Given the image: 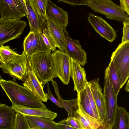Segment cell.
I'll list each match as a JSON object with an SVG mask.
<instances>
[{"label":"cell","instance_id":"cell-1","mask_svg":"<svg viewBox=\"0 0 129 129\" xmlns=\"http://www.w3.org/2000/svg\"><path fill=\"white\" fill-rule=\"evenodd\" d=\"M0 84L12 104L29 108L46 107L38 97L24 86L1 77Z\"/></svg>","mask_w":129,"mask_h":129},{"label":"cell","instance_id":"cell-2","mask_svg":"<svg viewBox=\"0 0 129 129\" xmlns=\"http://www.w3.org/2000/svg\"><path fill=\"white\" fill-rule=\"evenodd\" d=\"M28 63L43 87L56 77L51 52L34 55L28 59Z\"/></svg>","mask_w":129,"mask_h":129},{"label":"cell","instance_id":"cell-3","mask_svg":"<svg viewBox=\"0 0 129 129\" xmlns=\"http://www.w3.org/2000/svg\"><path fill=\"white\" fill-rule=\"evenodd\" d=\"M119 75L121 89L129 78V42L120 44L111 58Z\"/></svg>","mask_w":129,"mask_h":129},{"label":"cell","instance_id":"cell-4","mask_svg":"<svg viewBox=\"0 0 129 129\" xmlns=\"http://www.w3.org/2000/svg\"><path fill=\"white\" fill-rule=\"evenodd\" d=\"M87 6L94 12L102 14L109 19L122 22L129 20V17L120 6L111 0H87Z\"/></svg>","mask_w":129,"mask_h":129},{"label":"cell","instance_id":"cell-5","mask_svg":"<svg viewBox=\"0 0 129 129\" xmlns=\"http://www.w3.org/2000/svg\"><path fill=\"white\" fill-rule=\"evenodd\" d=\"M27 24L21 20L1 18L0 19V45L16 39L18 38L23 33Z\"/></svg>","mask_w":129,"mask_h":129},{"label":"cell","instance_id":"cell-6","mask_svg":"<svg viewBox=\"0 0 129 129\" xmlns=\"http://www.w3.org/2000/svg\"><path fill=\"white\" fill-rule=\"evenodd\" d=\"M103 94L106 105L107 114L104 129H112L118 107L117 98L115 95L107 75L105 73Z\"/></svg>","mask_w":129,"mask_h":129},{"label":"cell","instance_id":"cell-7","mask_svg":"<svg viewBox=\"0 0 129 129\" xmlns=\"http://www.w3.org/2000/svg\"><path fill=\"white\" fill-rule=\"evenodd\" d=\"M28 58L23 51L21 55L0 67L4 73L24 81L26 76Z\"/></svg>","mask_w":129,"mask_h":129},{"label":"cell","instance_id":"cell-8","mask_svg":"<svg viewBox=\"0 0 129 129\" xmlns=\"http://www.w3.org/2000/svg\"><path fill=\"white\" fill-rule=\"evenodd\" d=\"M54 68L56 77L65 85L69 83L71 77L70 57L65 53L56 50L52 53Z\"/></svg>","mask_w":129,"mask_h":129},{"label":"cell","instance_id":"cell-9","mask_svg":"<svg viewBox=\"0 0 129 129\" xmlns=\"http://www.w3.org/2000/svg\"><path fill=\"white\" fill-rule=\"evenodd\" d=\"M66 49L65 53L71 58L82 66L87 63L86 53L78 40L72 39L70 37L66 27H63Z\"/></svg>","mask_w":129,"mask_h":129},{"label":"cell","instance_id":"cell-10","mask_svg":"<svg viewBox=\"0 0 129 129\" xmlns=\"http://www.w3.org/2000/svg\"><path fill=\"white\" fill-rule=\"evenodd\" d=\"M1 18L21 20L26 13L19 0H0Z\"/></svg>","mask_w":129,"mask_h":129},{"label":"cell","instance_id":"cell-11","mask_svg":"<svg viewBox=\"0 0 129 129\" xmlns=\"http://www.w3.org/2000/svg\"><path fill=\"white\" fill-rule=\"evenodd\" d=\"M87 20L95 31L101 37L110 42L115 39L116 31L102 17L90 13Z\"/></svg>","mask_w":129,"mask_h":129},{"label":"cell","instance_id":"cell-12","mask_svg":"<svg viewBox=\"0 0 129 129\" xmlns=\"http://www.w3.org/2000/svg\"><path fill=\"white\" fill-rule=\"evenodd\" d=\"M88 82L100 119L104 126L107 114L106 105L105 97L102 92V89L100 84L99 79L98 78Z\"/></svg>","mask_w":129,"mask_h":129},{"label":"cell","instance_id":"cell-13","mask_svg":"<svg viewBox=\"0 0 129 129\" xmlns=\"http://www.w3.org/2000/svg\"><path fill=\"white\" fill-rule=\"evenodd\" d=\"M81 66L78 62L71 58V77L74 83V90L77 92V95L85 88L86 84L88 82L85 71Z\"/></svg>","mask_w":129,"mask_h":129},{"label":"cell","instance_id":"cell-14","mask_svg":"<svg viewBox=\"0 0 129 129\" xmlns=\"http://www.w3.org/2000/svg\"><path fill=\"white\" fill-rule=\"evenodd\" d=\"M23 82V86L32 91L43 102H47V93L44 92L43 87L28 63L27 75Z\"/></svg>","mask_w":129,"mask_h":129},{"label":"cell","instance_id":"cell-15","mask_svg":"<svg viewBox=\"0 0 129 129\" xmlns=\"http://www.w3.org/2000/svg\"><path fill=\"white\" fill-rule=\"evenodd\" d=\"M47 17L61 26L66 27L68 23V13L48 0L46 9Z\"/></svg>","mask_w":129,"mask_h":129},{"label":"cell","instance_id":"cell-16","mask_svg":"<svg viewBox=\"0 0 129 129\" xmlns=\"http://www.w3.org/2000/svg\"><path fill=\"white\" fill-rule=\"evenodd\" d=\"M45 24L54 42L56 47L65 53L66 49L63 27L59 25L51 19L47 18Z\"/></svg>","mask_w":129,"mask_h":129},{"label":"cell","instance_id":"cell-17","mask_svg":"<svg viewBox=\"0 0 129 129\" xmlns=\"http://www.w3.org/2000/svg\"><path fill=\"white\" fill-rule=\"evenodd\" d=\"M27 11L26 15L30 31L34 33L41 34L46 19L37 13L28 0H26Z\"/></svg>","mask_w":129,"mask_h":129},{"label":"cell","instance_id":"cell-18","mask_svg":"<svg viewBox=\"0 0 129 129\" xmlns=\"http://www.w3.org/2000/svg\"><path fill=\"white\" fill-rule=\"evenodd\" d=\"M12 109L16 112L26 115L43 117L52 120L57 116V113L52 111L46 107L32 108L12 104Z\"/></svg>","mask_w":129,"mask_h":129},{"label":"cell","instance_id":"cell-19","mask_svg":"<svg viewBox=\"0 0 129 129\" xmlns=\"http://www.w3.org/2000/svg\"><path fill=\"white\" fill-rule=\"evenodd\" d=\"M16 112L5 104H0V129H13Z\"/></svg>","mask_w":129,"mask_h":129},{"label":"cell","instance_id":"cell-20","mask_svg":"<svg viewBox=\"0 0 129 129\" xmlns=\"http://www.w3.org/2000/svg\"><path fill=\"white\" fill-rule=\"evenodd\" d=\"M31 129H59L56 123L43 117L26 115Z\"/></svg>","mask_w":129,"mask_h":129},{"label":"cell","instance_id":"cell-21","mask_svg":"<svg viewBox=\"0 0 129 129\" xmlns=\"http://www.w3.org/2000/svg\"><path fill=\"white\" fill-rule=\"evenodd\" d=\"M77 98L78 99L79 108L90 116L102 123L104 126L101 120L96 115L92 109L85 87L79 94L77 95Z\"/></svg>","mask_w":129,"mask_h":129},{"label":"cell","instance_id":"cell-22","mask_svg":"<svg viewBox=\"0 0 129 129\" xmlns=\"http://www.w3.org/2000/svg\"><path fill=\"white\" fill-rule=\"evenodd\" d=\"M105 73L107 75L115 96L117 98L121 89L120 80L118 73L112 61H110L105 70Z\"/></svg>","mask_w":129,"mask_h":129},{"label":"cell","instance_id":"cell-23","mask_svg":"<svg viewBox=\"0 0 129 129\" xmlns=\"http://www.w3.org/2000/svg\"><path fill=\"white\" fill-rule=\"evenodd\" d=\"M113 129H129V114L124 108L118 107Z\"/></svg>","mask_w":129,"mask_h":129},{"label":"cell","instance_id":"cell-24","mask_svg":"<svg viewBox=\"0 0 129 129\" xmlns=\"http://www.w3.org/2000/svg\"><path fill=\"white\" fill-rule=\"evenodd\" d=\"M51 51L45 43L41 34L34 33L32 47L28 55V59L34 55L44 52H51Z\"/></svg>","mask_w":129,"mask_h":129},{"label":"cell","instance_id":"cell-25","mask_svg":"<svg viewBox=\"0 0 129 129\" xmlns=\"http://www.w3.org/2000/svg\"><path fill=\"white\" fill-rule=\"evenodd\" d=\"M20 55L14 50L11 49L10 46H1L0 48V67L1 66L20 56Z\"/></svg>","mask_w":129,"mask_h":129},{"label":"cell","instance_id":"cell-26","mask_svg":"<svg viewBox=\"0 0 129 129\" xmlns=\"http://www.w3.org/2000/svg\"><path fill=\"white\" fill-rule=\"evenodd\" d=\"M61 103L63 108L66 110L68 113L67 118L74 117L76 112L79 109L77 98L68 100L63 99Z\"/></svg>","mask_w":129,"mask_h":129},{"label":"cell","instance_id":"cell-27","mask_svg":"<svg viewBox=\"0 0 129 129\" xmlns=\"http://www.w3.org/2000/svg\"><path fill=\"white\" fill-rule=\"evenodd\" d=\"M35 11L46 18V9L48 0H28Z\"/></svg>","mask_w":129,"mask_h":129},{"label":"cell","instance_id":"cell-28","mask_svg":"<svg viewBox=\"0 0 129 129\" xmlns=\"http://www.w3.org/2000/svg\"><path fill=\"white\" fill-rule=\"evenodd\" d=\"M13 129H31L26 115L16 112Z\"/></svg>","mask_w":129,"mask_h":129},{"label":"cell","instance_id":"cell-29","mask_svg":"<svg viewBox=\"0 0 129 129\" xmlns=\"http://www.w3.org/2000/svg\"><path fill=\"white\" fill-rule=\"evenodd\" d=\"M41 34L45 43L49 49L53 52L56 50V45L46 26L45 23Z\"/></svg>","mask_w":129,"mask_h":129},{"label":"cell","instance_id":"cell-30","mask_svg":"<svg viewBox=\"0 0 129 129\" xmlns=\"http://www.w3.org/2000/svg\"><path fill=\"white\" fill-rule=\"evenodd\" d=\"M34 37V33L30 31L23 41V51L26 54L28 57L32 47Z\"/></svg>","mask_w":129,"mask_h":129},{"label":"cell","instance_id":"cell-31","mask_svg":"<svg viewBox=\"0 0 129 129\" xmlns=\"http://www.w3.org/2000/svg\"><path fill=\"white\" fill-rule=\"evenodd\" d=\"M74 117L80 125L81 129H92L86 119L79 109L76 112Z\"/></svg>","mask_w":129,"mask_h":129},{"label":"cell","instance_id":"cell-32","mask_svg":"<svg viewBox=\"0 0 129 129\" xmlns=\"http://www.w3.org/2000/svg\"><path fill=\"white\" fill-rule=\"evenodd\" d=\"M85 87L90 102L92 109L96 115L100 119L98 111L92 93L88 82L86 84Z\"/></svg>","mask_w":129,"mask_h":129},{"label":"cell","instance_id":"cell-33","mask_svg":"<svg viewBox=\"0 0 129 129\" xmlns=\"http://www.w3.org/2000/svg\"><path fill=\"white\" fill-rule=\"evenodd\" d=\"M123 27L121 43L129 42V20L123 22Z\"/></svg>","mask_w":129,"mask_h":129},{"label":"cell","instance_id":"cell-34","mask_svg":"<svg viewBox=\"0 0 129 129\" xmlns=\"http://www.w3.org/2000/svg\"><path fill=\"white\" fill-rule=\"evenodd\" d=\"M47 89L48 92V93H47V100H50L51 101L58 107L61 108H63L62 104L54 98L51 92L49 87V82L47 83Z\"/></svg>","mask_w":129,"mask_h":129},{"label":"cell","instance_id":"cell-35","mask_svg":"<svg viewBox=\"0 0 129 129\" xmlns=\"http://www.w3.org/2000/svg\"><path fill=\"white\" fill-rule=\"evenodd\" d=\"M58 2H62L68 4L75 6H87V0H57Z\"/></svg>","mask_w":129,"mask_h":129},{"label":"cell","instance_id":"cell-36","mask_svg":"<svg viewBox=\"0 0 129 129\" xmlns=\"http://www.w3.org/2000/svg\"><path fill=\"white\" fill-rule=\"evenodd\" d=\"M120 6L124 12L129 16V0H119Z\"/></svg>","mask_w":129,"mask_h":129},{"label":"cell","instance_id":"cell-37","mask_svg":"<svg viewBox=\"0 0 129 129\" xmlns=\"http://www.w3.org/2000/svg\"><path fill=\"white\" fill-rule=\"evenodd\" d=\"M66 121L74 129H81V126L74 117L67 118Z\"/></svg>","mask_w":129,"mask_h":129},{"label":"cell","instance_id":"cell-38","mask_svg":"<svg viewBox=\"0 0 129 129\" xmlns=\"http://www.w3.org/2000/svg\"><path fill=\"white\" fill-rule=\"evenodd\" d=\"M51 82L54 88L55 93L57 96V100L61 103L63 99L60 95L59 91V88L57 83L56 81L53 79L52 80Z\"/></svg>","mask_w":129,"mask_h":129},{"label":"cell","instance_id":"cell-39","mask_svg":"<svg viewBox=\"0 0 129 129\" xmlns=\"http://www.w3.org/2000/svg\"><path fill=\"white\" fill-rule=\"evenodd\" d=\"M56 124L59 129H74L66 121V119H64L56 123Z\"/></svg>","mask_w":129,"mask_h":129},{"label":"cell","instance_id":"cell-40","mask_svg":"<svg viewBox=\"0 0 129 129\" xmlns=\"http://www.w3.org/2000/svg\"><path fill=\"white\" fill-rule=\"evenodd\" d=\"M21 2L23 9L26 13V15L27 14V11L26 6V4L24 2L23 0H19Z\"/></svg>","mask_w":129,"mask_h":129},{"label":"cell","instance_id":"cell-41","mask_svg":"<svg viewBox=\"0 0 129 129\" xmlns=\"http://www.w3.org/2000/svg\"><path fill=\"white\" fill-rule=\"evenodd\" d=\"M125 90L126 91L129 92V78L125 88Z\"/></svg>","mask_w":129,"mask_h":129},{"label":"cell","instance_id":"cell-42","mask_svg":"<svg viewBox=\"0 0 129 129\" xmlns=\"http://www.w3.org/2000/svg\"><path fill=\"white\" fill-rule=\"evenodd\" d=\"M24 2L25 3V4H26V0H23Z\"/></svg>","mask_w":129,"mask_h":129},{"label":"cell","instance_id":"cell-43","mask_svg":"<svg viewBox=\"0 0 129 129\" xmlns=\"http://www.w3.org/2000/svg\"><path fill=\"white\" fill-rule=\"evenodd\" d=\"M128 113H129V112H128Z\"/></svg>","mask_w":129,"mask_h":129}]
</instances>
